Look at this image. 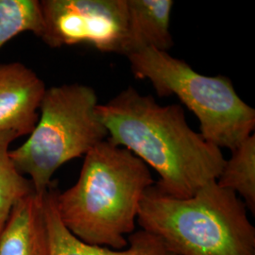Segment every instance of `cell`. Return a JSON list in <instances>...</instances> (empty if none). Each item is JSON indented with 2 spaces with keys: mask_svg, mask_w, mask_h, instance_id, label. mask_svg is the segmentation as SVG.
Returning <instances> with one entry per match:
<instances>
[{
  "mask_svg": "<svg viewBox=\"0 0 255 255\" xmlns=\"http://www.w3.org/2000/svg\"><path fill=\"white\" fill-rule=\"evenodd\" d=\"M45 82L22 63L0 64V132L29 135L39 119Z\"/></svg>",
  "mask_w": 255,
  "mask_h": 255,
  "instance_id": "7",
  "label": "cell"
},
{
  "mask_svg": "<svg viewBox=\"0 0 255 255\" xmlns=\"http://www.w3.org/2000/svg\"><path fill=\"white\" fill-rule=\"evenodd\" d=\"M127 58L136 79L150 82L161 98L177 97L191 111L201 136L212 145L233 151L254 132L255 110L241 100L227 77L201 75L186 62L152 47Z\"/></svg>",
  "mask_w": 255,
  "mask_h": 255,
  "instance_id": "5",
  "label": "cell"
},
{
  "mask_svg": "<svg viewBox=\"0 0 255 255\" xmlns=\"http://www.w3.org/2000/svg\"><path fill=\"white\" fill-rule=\"evenodd\" d=\"M137 222L174 255H255V228L236 193L216 182L178 199L153 184L140 202Z\"/></svg>",
  "mask_w": 255,
  "mask_h": 255,
  "instance_id": "3",
  "label": "cell"
},
{
  "mask_svg": "<svg viewBox=\"0 0 255 255\" xmlns=\"http://www.w3.org/2000/svg\"><path fill=\"white\" fill-rule=\"evenodd\" d=\"M44 21L38 0H0V49L14 37L31 32L41 38Z\"/></svg>",
  "mask_w": 255,
  "mask_h": 255,
  "instance_id": "13",
  "label": "cell"
},
{
  "mask_svg": "<svg viewBox=\"0 0 255 255\" xmlns=\"http://www.w3.org/2000/svg\"><path fill=\"white\" fill-rule=\"evenodd\" d=\"M0 255H49L44 197L31 192L13 206L0 232Z\"/></svg>",
  "mask_w": 255,
  "mask_h": 255,
  "instance_id": "9",
  "label": "cell"
},
{
  "mask_svg": "<svg viewBox=\"0 0 255 255\" xmlns=\"http://www.w3.org/2000/svg\"><path fill=\"white\" fill-rule=\"evenodd\" d=\"M42 41L51 48L86 45L123 55L127 0H42Z\"/></svg>",
  "mask_w": 255,
  "mask_h": 255,
  "instance_id": "6",
  "label": "cell"
},
{
  "mask_svg": "<svg viewBox=\"0 0 255 255\" xmlns=\"http://www.w3.org/2000/svg\"><path fill=\"white\" fill-rule=\"evenodd\" d=\"M17 138L11 131L0 132V232L13 206L34 191L30 181L19 172L9 155V146Z\"/></svg>",
  "mask_w": 255,
  "mask_h": 255,
  "instance_id": "12",
  "label": "cell"
},
{
  "mask_svg": "<svg viewBox=\"0 0 255 255\" xmlns=\"http://www.w3.org/2000/svg\"><path fill=\"white\" fill-rule=\"evenodd\" d=\"M98 114L115 146L126 148L159 175L161 191L187 199L219 178L221 149L189 127L179 104L162 106L129 86L99 104Z\"/></svg>",
  "mask_w": 255,
  "mask_h": 255,
  "instance_id": "1",
  "label": "cell"
},
{
  "mask_svg": "<svg viewBox=\"0 0 255 255\" xmlns=\"http://www.w3.org/2000/svg\"><path fill=\"white\" fill-rule=\"evenodd\" d=\"M219 186L236 193L253 214L255 212V134L244 140L232 151V156L217 179Z\"/></svg>",
  "mask_w": 255,
  "mask_h": 255,
  "instance_id": "11",
  "label": "cell"
},
{
  "mask_svg": "<svg viewBox=\"0 0 255 255\" xmlns=\"http://www.w3.org/2000/svg\"><path fill=\"white\" fill-rule=\"evenodd\" d=\"M155 182L148 166L107 139L84 156L78 181L57 192L64 226L83 242L124 250L135 232L140 202Z\"/></svg>",
  "mask_w": 255,
  "mask_h": 255,
  "instance_id": "2",
  "label": "cell"
},
{
  "mask_svg": "<svg viewBox=\"0 0 255 255\" xmlns=\"http://www.w3.org/2000/svg\"><path fill=\"white\" fill-rule=\"evenodd\" d=\"M96 91L80 83L46 88L36 126L27 141L9 155L34 192L44 197L56 171L108 138L98 114Z\"/></svg>",
  "mask_w": 255,
  "mask_h": 255,
  "instance_id": "4",
  "label": "cell"
},
{
  "mask_svg": "<svg viewBox=\"0 0 255 255\" xmlns=\"http://www.w3.org/2000/svg\"><path fill=\"white\" fill-rule=\"evenodd\" d=\"M172 0H127L126 57L146 48L168 52L173 46L170 32Z\"/></svg>",
  "mask_w": 255,
  "mask_h": 255,
  "instance_id": "10",
  "label": "cell"
},
{
  "mask_svg": "<svg viewBox=\"0 0 255 255\" xmlns=\"http://www.w3.org/2000/svg\"><path fill=\"white\" fill-rule=\"evenodd\" d=\"M57 192L54 185H51L44 195L49 255H174L158 237L144 230L135 231L128 236V245L120 251L83 242L75 237L61 220L56 203Z\"/></svg>",
  "mask_w": 255,
  "mask_h": 255,
  "instance_id": "8",
  "label": "cell"
}]
</instances>
